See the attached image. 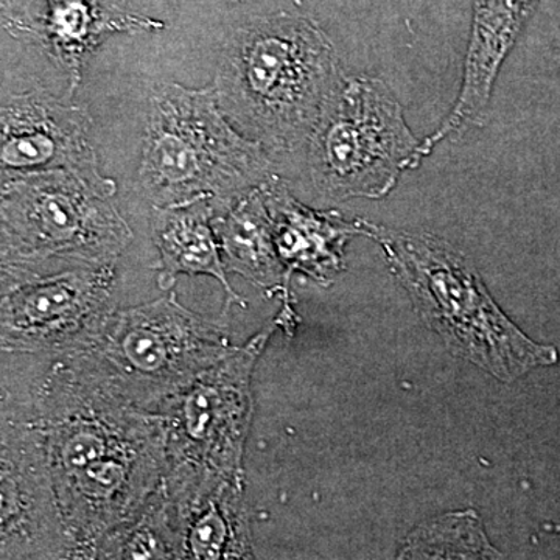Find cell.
Instances as JSON below:
<instances>
[{"instance_id":"10","label":"cell","mask_w":560,"mask_h":560,"mask_svg":"<svg viewBox=\"0 0 560 560\" xmlns=\"http://www.w3.org/2000/svg\"><path fill=\"white\" fill-rule=\"evenodd\" d=\"M0 429V558L70 559L38 429L27 416L3 405Z\"/></svg>"},{"instance_id":"5","label":"cell","mask_w":560,"mask_h":560,"mask_svg":"<svg viewBox=\"0 0 560 560\" xmlns=\"http://www.w3.org/2000/svg\"><path fill=\"white\" fill-rule=\"evenodd\" d=\"M394 275L453 352L504 382L558 360L555 348L529 341L497 307L474 268L460 254L430 235L368 223Z\"/></svg>"},{"instance_id":"13","label":"cell","mask_w":560,"mask_h":560,"mask_svg":"<svg viewBox=\"0 0 560 560\" xmlns=\"http://www.w3.org/2000/svg\"><path fill=\"white\" fill-rule=\"evenodd\" d=\"M162 489L175 508L180 559L254 558L245 480L208 471L167 470Z\"/></svg>"},{"instance_id":"11","label":"cell","mask_w":560,"mask_h":560,"mask_svg":"<svg viewBox=\"0 0 560 560\" xmlns=\"http://www.w3.org/2000/svg\"><path fill=\"white\" fill-rule=\"evenodd\" d=\"M3 28L38 46L68 79L70 95L84 66L117 33L164 31V22L105 5L101 0H3Z\"/></svg>"},{"instance_id":"9","label":"cell","mask_w":560,"mask_h":560,"mask_svg":"<svg viewBox=\"0 0 560 560\" xmlns=\"http://www.w3.org/2000/svg\"><path fill=\"white\" fill-rule=\"evenodd\" d=\"M116 265H2V353L57 355L88 340L114 312Z\"/></svg>"},{"instance_id":"1","label":"cell","mask_w":560,"mask_h":560,"mask_svg":"<svg viewBox=\"0 0 560 560\" xmlns=\"http://www.w3.org/2000/svg\"><path fill=\"white\" fill-rule=\"evenodd\" d=\"M31 393L2 394L3 407L35 423L70 544V559H94L98 544L138 517L161 489L167 434L158 412L121 404L39 355Z\"/></svg>"},{"instance_id":"6","label":"cell","mask_w":560,"mask_h":560,"mask_svg":"<svg viewBox=\"0 0 560 560\" xmlns=\"http://www.w3.org/2000/svg\"><path fill=\"white\" fill-rule=\"evenodd\" d=\"M102 173L2 172L0 259L5 267L110 264L132 241Z\"/></svg>"},{"instance_id":"2","label":"cell","mask_w":560,"mask_h":560,"mask_svg":"<svg viewBox=\"0 0 560 560\" xmlns=\"http://www.w3.org/2000/svg\"><path fill=\"white\" fill-rule=\"evenodd\" d=\"M337 50L311 18L278 13L224 44L215 88L221 109L268 154L307 145L341 83Z\"/></svg>"},{"instance_id":"17","label":"cell","mask_w":560,"mask_h":560,"mask_svg":"<svg viewBox=\"0 0 560 560\" xmlns=\"http://www.w3.org/2000/svg\"><path fill=\"white\" fill-rule=\"evenodd\" d=\"M213 228L228 271L243 276L261 289H271L282 278L289 280L276 249L261 186L228 205L215 206Z\"/></svg>"},{"instance_id":"18","label":"cell","mask_w":560,"mask_h":560,"mask_svg":"<svg viewBox=\"0 0 560 560\" xmlns=\"http://www.w3.org/2000/svg\"><path fill=\"white\" fill-rule=\"evenodd\" d=\"M94 559H180L175 508L162 486L138 517L114 529L98 544Z\"/></svg>"},{"instance_id":"14","label":"cell","mask_w":560,"mask_h":560,"mask_svg":"<svg viewBox=\"0 0 560 560\" xmlns=\"http://www.w3.org/2000/svg\"><path fill=\"white\" fill-rule=\"evenodd\" d=\"M540 0H474L463 83L455 106L440 128L420 142V161L444 140L482 125L504 60Z\"/></svg>"},{"instance_id":"3","label":"cell","mask_w":560,"mask_h":560,"mask_svg":"<svg viewBox=\"0 0 560 560\" xmlns=\"http://www.w3.org/2000/svg\"><path fill=\"white\" fill-rule=\"evenodd\" d=\"M235 349L226 313L200 315L168 293L114 311L88 340L49 359L121 404L156 412L168 396Z\"/></svg>"},{"instance_id":"4","label":"cell","mask_w":560,"mask_h":560,"mask_svg":"<svg viewBox=\"0 0 560 560\" xmlns=\"http://www.w3.org/2000/svg\"><path fill=\"white\" fill-rule=\"evenodd\" d=\"M272 176L270 154L232 127L215 88L168 83L154 90L138 172L151 205L208 198L224 206Z\"/></svg>"},{"instance_id":"12","label":"cell","mask_w":560,"mask_h":560,"mask_svg":"<svg viewBox=\"0 0 560 560\" xmlns=\"http://www.w3.org/2000/svg\"><path fill=\"white\" fill-rule=\"evenodd\" d=\"M2 172L73 171L98 175L90 114L44 91L11 95L0 117Z\"/></svg>"},{"instance_id":"7","label":"cell","mask_w":560,"mask_h":560,"mask_svg":"<svg viewBox=\"0 0 560 560\" xmlns=\"http://www.w3.org/2000/svg\"><path fill=\"white\" fill-rule=\"evenodd\" d=\"M420 142L385 81L342 77L307 143L316 190L331 200L386 197L419 167Z\"/></svg>"},{"instance_id":"15","label":"cell","mask_w":560,"mask_h":560,"mask_svg":"<svg viewBox=\"0 0 560 560\" xmlns=\"http://www.w3.org/2000/svg\"><path fill=\"white\" fill-rule=\"evenodd\" d=\"M261 189L287 276L301 271L318 282H327L341 270L346 242L357 234L368 235L366 221H346L340 213L307 208L278 176L261 184Z\"/></svg>"},{"instance_id":"16","label":"cell","mask_w":560,"mask_h":560,"mask_svg":"<svg viewBox=\"0 0 560 560\" xmlns=\"http://www.w3.org/2000/svg\"><path fill=\"white\" fill-rule=\"evenodd\" d=\"M215 205L208 198L171 206H153L151 234L160 253L158 282L168 291L179 276H210L219 280L232 302L245 301L232 289L213 228Z\"/></svg>"},{"instance_id":"8","label":"cell","mask_w":560,"mask_h":560,"mask_svg":"<svg viewBox=\"0 0 560 560\" xmlns=\"http://www.w3.org/2000/svg\"><path fill=\"white\" fill-rule=\"evenodd\" d=\"M272 331L275 326L261 330L158 407L167 434V470L245 480L243 453L254 412L250 381Z\"/></svg>"}]
</instances>
